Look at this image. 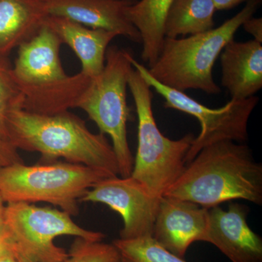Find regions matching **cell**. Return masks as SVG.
<instances>
[{
  "mask_svg": "<svg viewBox=\"0 0 262 262\" xmlns=\"http://www.w3.org/2000/svg\"><path fill=\"white\" fill-rule=\"evenodd\" d=\"M173 0H137L127 17L141 36V58L151 67L159 56L165 39L164 21Z\"/></svg>",
  "mask_w": 262,
  "mask_h": 262,
  "instance_id": "cell-17",
  "label": "cell"
},
{
  "mask_svg": "<svg viewBox=\"0 0 262 262\" xmlns=\"http://www.w3.org/2000/svg\"><path fill=\"white\" fill-rule=\"evenodd\" d=\"M8 253H17L16 244L3 215L0 217V256Z\"/></svg>",
  "mask_w": 262,
  "mask_h": 262,
  "instance_id": "cell-22",
  "label": "cell"
},
{
  "mask_svg": "<svg viewBox=\"0 0 262 262\" xmlns=\"http://www.w3.org/2000/svg\"><path fill=\"white\" fill-rule=\"evenodd\" d=\"M261 4V0L246 2L238 13L208 32L187 37H165L158 59L147 68L149 75L160 83L182 92L193 89L208 94H220L222 91L213 76L215 62Z\"/></svg>",
  "mask_w": 262,
  "mask_h": 262,
  "instance_id": "cell-4",
  "label": "cell"
},
{
  "mask_svg": "<svg viewBox=\"0 0 262 262\" xmlns=\"http://www.w3.org/2000/svg\"><path fill=\"white\" fill-rule=\"evenodd\" d=\"M0 262H18L16 253H8L0 256Z\"/></svg>",
  "mask_w": 262,
  "mask_h": 262,
  "instance_id": "cell-26",
  "label": "cell"
},
{
  "mask_svg": "<svg viewBox=\"0 0 262 262\" xmlns=\"http://www.w3.org/2000/svg\"><path fill=\"white\" fill-rule=\"evenodd\" d=\"M113 244L124 262H187L158 244L151 236L135 239H116Z\"/></svg>",
  "mask_w": 262,
  "mask_h": 262,
  "instance_id": "cell-19",
  "label": "cell"
},
{
  "mask_svg": "<svg viewBox=\"0 0 262 262\" xmlns=\"http://www.w3.org/2000/svg\"><path fill=\"white\" fill-rule=\"evenodd\" d=\"M4 219L14 237L17 253L33 262H67L68 253L54 243L59 236L92 241L105 237L102 232L82 228L67 212L32 203H7Z\"/></svg>",
  "mask_w": 262,
  "mask_h": 262,
  "instance_id": "cell-8",
  "label": "cell"
},
{
  "mask_svg": "<svg viewBox=\"0 0 262 262\" xmlns=\"http://www.w3.org/2000/svg\"><path fill=\"white\" fill-rule=\"evenodd\" d=\"M22 105L23 97L13 78L9 60L0 58V139L8 140V116L13 110H22Z\"/></svg>",
  "mask_w": 262,
  "mask_h": 262,
  "instance_id": "cell-20",
  "label": "cell"
},
{
  "mask_svg": "<svg viewBox=\"0 0 262 262\" xmlns=\"http://www.w3.org/2000/svg\"><path fill=\"white\" fill-rule=\"evenodd\" d=\"M47 16L42 0H0V58L30 39Z\"/></svg>",
  "mask_w": 262,
  "mask_h": 262,
  "instance_id": "cell-16",
  "label": "cell"
},
{
  "mask_svg": "<svg viewBox=\"0 0 262 262\" xmlns=\"http://www.w3.org/2000/svg\"><path fill=\"white\" fill-rule=\"evenodd\" d=\"M23 162L18 149L10 141L0 139V169L11 164Z\"/></svg>",
  "mask_w": 262,
  "mask_h": 262,
  "instance_id": "cell-23",
  "label": "cell"
},
{
  "mask_svg": "<svg viewBox=\"0 0 262 262\" xmlns=\"http://www.w3.org/2000/svg\"><path fill=\"white\" fill-rule=\"evenodd\" d=\"M208 223V208L192 202L163 196L151 237L170 252L184 258L191 245L202 241Z\"/></svg>",
  "mask_w": 262,
  "mask_h": 262,
  "instance_id": "cell-12",
  "label": "cell"
},
{
  "mask_svg": "<svg viewBox=\"0 0 262 262\" xmlns=\"http://www.w3.org/2000/svg\"><path fill=\"white\" fill-rule=\"evenodd\" d=\"M7 128L8 140L17 149L39 153L43 161L63 158L119 176L116 156L106 136L90 130L83 120L70 111L46 115L13 110Z\"/></svg>",
  "mask_w": 262,
  "mask_h": 262,
  "instance_id": "cell-2",
  "label": "cell"
},
{
  "mask_svg": "<svg viewBox=\"0 0 262 262\" xmlns=\"http://www.w3.org/2000/svg\"><path fill=\"white\" fill-rule=\"evenodd\" d=\"M16 258L18 262H33L29 258H27V256H24V255L20 254V253H16Z\"/></svg>",
  "mask_w": 262,
  "mask_h": 262,
  "instance_id": "cell-27",
  "label": "cell"
},
{
  "mask_svg": "<svg viewBox=\"0 0 262 262\" xmlns=\"http://www.w3.org/2000/svg\"><path fill=\"white\" fill-rule=\"evenodd\" d=\"M122 262H124V261H122Z\"/></svg>",
  "mask_w": 262,
  "mask_h": 262,
  "instance_id": "cell-29",
  "label": "cell"
},
{
  "mask_svg": "<svg viewBox=\"0 0 262 262\" xmlns=\"http://www.w3.org/2000/svg\"><path fill=\"white\" fill-rule=\"evenodd\" d=\"M47 163L20 162L0 169V194L5 203L44 202L76 216L84 194L100 181L115 177L81 164Z\"/></svg>",
  "mask_w": 262,
  "mask_h": 262,
  "instance_id": "cell-5",
  "label": "cell"
},
{
  "mask_svg": "<svg viewBox=\"0 0 262 262\" xmlns=\"http://www.w3.org/2000/svg\"><path fill=\"white\" fill-rule=\"evenodd\" d=\"M61 41L46 24L18 48L12 73L23 97L22 110L51 115L77 108L91 78L66 73Z\"/></svg>",
  "mask_w": 262,
  "mask_h": 262,
  "instance_id": "cell-3",
  "label": "cell"
},
{
  "mask_svg": "<svg viewBox=\"0 0 262 262\" xmlns=\"http://www.w3.org/2000/svg\"><path fill=\"white\" fill-rule=\"evenodd\" d=\"M67 262H122V258L113 244L75 237Z\"/></svg>",
  "mask_w": 262,
  "mask_h": 262,
  "instance_id": "cell-21",
  "label": "cell"
},
{
  "mask_svg": "<svg viewBox=\"0 0 262 262\" xmlns=\"http://www.w3.org/2000/svg\"><path fill=\"white\" fill-rule=\"evenodd\" d=\"M44 24L58 36L62 44L73 51L81 63L80 72L93 79L102 72L106 51L117 34L90 28L70 19L47 16Z\"/></svg>",
  "mask_w": 262,
  "mask_h": 262,
  "instance_id": "cell-15",
  "label": "cell"
},
{
  "mask_svg": "<svg viewBox=\"0 0 262 262\" xmlns=\"http://www.w3.org/2000/svg\"><path fill=\"white\" fill-rule=\"evenodd\" d=\"M214 3L216 10L232 9L237 5L249 0H212Z\"/></svg>",
  "mask_w": 262,
  "mask_h": 262,
  "instance_id": "cell-25",
  "label": "cell"
},
{
  "mask_svg": "<svg viewBox=\"0 0 262 262\" xmlns=\"http://www.w3.org/2000/svg\"><path fill=\"white\" fill-rule=\"evenodd\" d=\"M133 67L139 72L150 87L165 99L164 106L178 110L198 119L201 131L194 138L186 156L189 163L203 148L221 141L245 144L248 139V120L259 101L257 96L246 99H231L219 108L207 107L184 92L160 83L149 75L145 66L131 58Z\"/></svg>",
  "mask_w": 262,
  "mask_h": 262,
  "instance_id": "cell-9",
  "label": "cell"
},
{
  "mask_svg": "<svg viewBox=\"0 0 262 262\" xmlns=\"http://www.w3.org/2000/svg\"><path fill=\"white\" fill-rule=\"evenodd\" d=\"M133 56L123 48L108 46L102 72L91 79L77 106L96 124L100 133L110 136L121 177H130L134 165L127 133L130 116L127 89L129 75L134 69Z\"/></svg>",
  "mask_w": 262,
  "mask_h": 262,
  "instance_id": "cell-7",
  "label": "cell"
},
{
  "mask_svg": "<svg viewBox=\"0 0 262 262\" xmlns=\"http://www.w3.org/2000/svg\"><path fill=\"white\" fill-rule=\"evenodd\" d=\"M249 208L232 203L227 210L208 208V223L202 241L215 246L232 262H262V239L250 228Z\"/></svg>",
  "mask_w": 262,
  "mask_h": 262,
  "instance_id": "cell-11",
  "label": "cell"
},
{
  "mask_svg": "<svg viewBox=\"0 0 262 262\" xmlns=\"http://www.w3.org/2000/svg\"><path fill=\"white\" fill-rule=\"evenodd\" d=\"M163 196L208 209L234 200L261 206L262 165L246 144L218 141L203 148Z\"/></svg>",
  "mask_w": 262,
  "mask_h": 262,
  "instance_id": "cell-1",
  "label": "cell"
},
{
  "mask_svg": "<svg viewBox=\"0 0 262 262\" xmlns=\"http://www.w3.org/2000/svg\"><path fill=\"white\" fill-rule=\"evenodd\" d=\"M5 202L3 201V198H2L1 194H0V217L3 216L4 215L5 205Z\"/></svg>",
  "mask_w": 262,
  "mask_h": 262,
  "instance_id": "cell-28",
  "label": "cell"
},
{
  "mask_svg": "<svg viewBox=\"0 0 262 262\" xmlns=\"http://www.w3.org/2000/svg\"><path fill=\"white\" fill-rule=\"evenodd\" d=\"M160 198L131 176H115L100 181L80 202L101 203L119 213L123 222L120 238L129 239L152 235Z\"/></svg>",
  "mask_w": 262,
  "mask_h": 262,
  "instance_id": "cell-10",
  "label": "cell"
},
{
  "mask_svg": "<svg viewBox=\"0 0 262 262\" xmlns=\"http://www.w3.org/2000/svg\"><path fill=\"white\" fill-rule=\"evenodd\" d=\"M138 116V148L131 177L162 198L185 168V158L194 136L172 140L162 134L152 110L151 88L135 69L128 78Z\"/></svg>",
  "mask_w": 262,
  "mask_h": 262,
  "instance_id": "cell-6",
  "label": "cell"
},
{
  "mask_svg": "<svg viewBox=\"0 0 262 262\" xmlns=\"http://www.w3.org/2000/svg\"><path fill=\"white\" fill-rule=\"evenodd\" d=\"M137 0H42L48 16L70 19L90 28L116 33L134 42L141 36L127 17Z\"/></svg>",
  "mask_w": 262,
  "mask_h": 262,
  "instance_id": "cell-13",
  "label": "cell"
},
{
  "mask_svg": "<svg viewBox=\"0 0 262 262\" xmlns=\"http://www.w3.org/2000/svg\"><path fill=\"white\" fill-rule=\"evenodd\" d=\"M222 84L232 99L254 96L262 88V45L230 41L221 53Z\"/></svg>",
  "mask_w": 262,
  "mask_h": 262,
  "instance_id": "cell-14",
  "label": "cell"
},
{
  "mask_svg": "<svg viewBox=\"0 0 262 262\" xmlns=\"http://www.w3.org/2000/svg\"><path fill=\"white\" fill-rule=\"evenodd\" d=\"M215 10L212 0H173L164 21L165 37H186L211 30Z\"/></svg>",
  "mask_w": 262,
  "mask_h": 262,
  "instance_id": "cell-18",
  "label": "cell"
},
{
  "mask_svg": "<svg viewBox=\"0 0 262 262\" xmlns=\"http://www.w3.org/2000/svg\"><path fill=\"white\" fill-rule=\"evenodd\" d=\"M245 31L248 34H251L254 38V40L262 43V18H254L252 16L247 19L243 24Z\"/></svg>",
  "mask_w": 262,
  "mask_h": 262,
  "instance_id": "cell-24",
  "label": "cell"
}]
</instances>
